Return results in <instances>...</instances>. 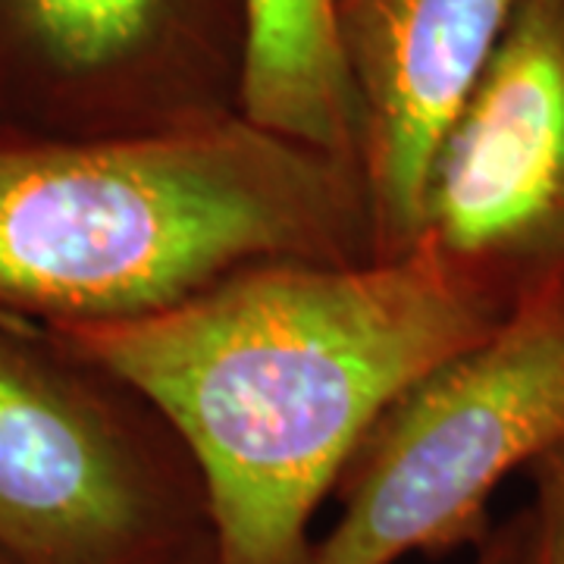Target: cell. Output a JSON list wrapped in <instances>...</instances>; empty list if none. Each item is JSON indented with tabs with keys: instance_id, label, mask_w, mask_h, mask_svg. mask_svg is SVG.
Masks as SVG:
<instances>
[{
	"instance_id": "cell-1",
	"label": "cell",
	"mask_w": 564,
	"mask_h": 564,
	"mask_svg": "<svg viewBox=\"0 0 564 564\" xmlns=\"http://www.w3.org/2000/svg\"><path fill=\"white\" fill-rule=\"evenodd\" d=\"M426 242L361 263H248L132 321L44 329L180 436L217 564H302L355 448L414 380L502 326Z\"/></svg>"
},
{
	"instance_id": "cell-2",
	"label": "cell",
	"mask_w": 564,
	"mask_h": 564,
	"mask_svg": "<svg viewBox=\"0 0 564 564\" xmlns=\"http://www.w3.org/2000/svg\"><path fill=\"white\" fill-rule=\"evenodd\" d=\"M276 258L373 261L351 163L242 113L139 135L0 126L7 321H132Z\"/></svg>"
},
{
	"instance_id": "cell-3",
	"label": "cell",
	"mask_w": 564,
	"mask_h": 564,
	"mask_svg": "<svg viewBox=\"0 0 564 564\" xmlns=\"http://www.w3.org/2000/svg\"><path fill=\"white\" fill-rule=\"evenodd\" d=\"M564 445V289L524 304L486 339L386 404L345 464L343 514L302 564L443 558L489 536V502Z\"/></svg>"
},
{
	"instance_id": "cell-4",
	"label": "cell",
	"mask_w": 564,
	"mask_h": 564,
	"mask_svg": "<svg viewBox=\"0 0 564 564\" xmlns=\"http://www.w3.org/2000/svg\"><path fill=\"white\" fill-rule=\"evenodd\" d=\"M210 540L180 436L132 386L0 317V552L20 564H180Z\"/></svg>"
},
{
	"instance_id": "cell-5",
	"label": "cell",
	"mask_w": 564,
	"mask_h": 564,
	"mask_svg": "<svg viewBox=\"0 0 564 564\" xmlns=\"http://www.w3.org/2000/svg\"><path fill=\"white\" fill-rule=\"evenodd\" d=\"M502 321L564 289V0H521L430 161L421 236Z\"/></svg>"
},
{
	"instance_id": "cell-6",
	"label": "cell",
	"mask_w": 564,
	"mask_h": 564,
	"mask_svg": "<svg viewBox=\"0 0 564 564\" xmlns=\"http://www.w3.org/2000/svg\"><path fill=\"white\" fill-rule=\"evenodd\" d=\"M242 69V0H0V126H204L239 113Z\"/></svg>"
},
{
	"instance_id": "cell-7",
	"label": "cell",
	"mask_w": 564,
	"mask_h": 564,
	"mask_svg": "<svg viewBox=\"0 0 564 564\" xmlns=\"http://www.w3.org/2000/svg\"><path fill=\"white\" fill-rule=\"evenodd\" d=\"M518 3L336 0L373 261L417 242L430 161L492 61Z\"/></svg>"
},
{
	"instance_id": "cell-8",
	"label": "cell",
	"mask_w": 564,
	"mask_h": 564,
	"mask_svg": "<svg viewBox=\"0 0 564 564\" xmlns=\"http://www.w3.org/2000/svg\"><path fill=\"white\" fill-rule=\"evenodd\" d=\"M239 113L282 139L358 170L355 98L345 76L336 0H242Z\"/></svg>"
},
{
	"instance_id": "cell-9",
	"label": "cell",
	"mask_w": 564,
	"mask_h": 564,
	"mask_svg": "<svg viewBox=\"0 0 564 564\" xmlns=\"http://www.w3.org/2000/svg\"><path fill=\"white\" fill-rule=\"evenodd\" d=\"M518 564H564V492L533 480V502L521 511Z\"/></svg>"
},
{
	"instance_id": "cell-10",
	"label": "cell",
	"mask_w": 564,
	"mask_h": 564,
	"mask_svg": "<svg viewBox=\"0 0 564 564\" xmlns=\"http://www.w3.org/2000/svg\"><path fill=\"white\" fill-rule=\"evenodd\" d=\"M518 555H521V514L492 527L484 543L474 549L470 564H518Z\"/></svg>"
},
{
	"instance_id": "cell-11",
	"label": "cell",
	"mask_w": 564,
	"mask_h": 564,
	"mask_svg": "<svg viewBox=\"0 0 564 564\" xmlns=\"http://www.w3.org/2000/svg\"><path fill=\"white\" fill-rule=\"evenodd\" d=\"M530 480H545V484L558 486L564 492V445L555 448L552 455H545L540 464L530 467Z\"/></svg>"
},
{
	"instance_id": "cell-12",
	"label": "cell",
	"mask_w": 564,
	"mask_h": 564,
	"mask_svg": "<svg viewBox=\"0 0 564 564\" xmlns=\"http://www.w3.org/2000/svg\"><path fill=\"white\" fill-rule=\"evenodd\" d=\"M180 564H217V558H214V543L204 540V543L198 545V549H192Z\"/></svg>"
},
{
	"instance_id": "cell-13",
	"label": "cell",
	"mask_w": 564,
	"mask_h": 564,
	"mask_svg": "<svg viewBox=\"0 0 564 564\" xmlns=\"http://www.w3.org/2000/svg\"><path fill=\"white\" fill-rule=\"evenodd\" d=\"M0 564H20V562H13L10 555H3V552H0Z\"/></svg>"
}]
</instances>
